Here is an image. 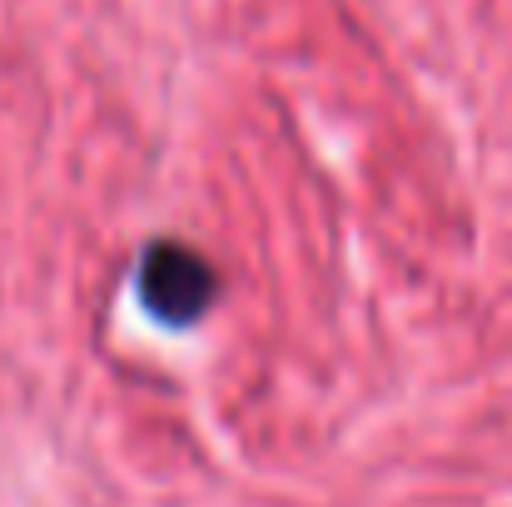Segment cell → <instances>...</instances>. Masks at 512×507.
Wrapping results in <instances>:
<instances>
[{"label": "cell", "mask_w": 512, "mask_h": 507, "mask_svg": "<svg viewBox=\"0 0 512 507\" xmlns=\"http://www.w3.org/2000/svg\"><path fill=\"white\" fill-rule=\"evenodd\" d=\"M214 269L184 249V244H155L140 269V299L160 324H194L214 304Z\"/></svg>", "instance_id": "6da1fadb"}]
</instances>
